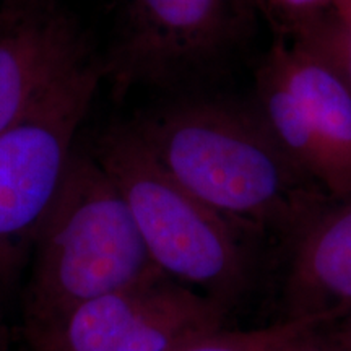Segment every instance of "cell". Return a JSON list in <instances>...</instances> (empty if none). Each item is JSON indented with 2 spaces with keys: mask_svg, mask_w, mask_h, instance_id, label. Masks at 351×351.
<instances>
[{
  "mask_svg": "<svg viewBox=\"0 0 351 351\" xmlns=\"http://www.w3.org/2000/svg\"><path fill=\"white\" fill-rule=\"evenodd\" d=\"M166 173L231 223L304 228L324 191L287 156L262 116L191 99L130 122Z\"/></svg>",
  "mask_w": 351,
  "mask_h": 351,
  "instance_id": "6da1fadb",
  "label": "cell"
},
{
  "mask_svg": "<svg viewBox=\"0 0 351 351\" xmlns=\"http://www.w3.org/2000/svg\"><path fill=\"white\" fill-rule=\"evenodd\" d=\"M119 187L93 153H73L32 252L29 332L158 274Z\"/></svg>",
  "mask_w": 351,
  "mask_h": 351,
  "instance_id": "7a4b0ae2",
  "label": "cell"
},
{
  "mask_svg": "<svg viewBox=\"0 0 351 351\" xmlns=\"http://www.w3.org/2000/svg\"><path fill=\"white\" fill-rule=\"evenodd\" d=\"M93 155L119 187L158 270L225 306L245 283L234 223L174 181L129 124L96 140Z\"/></svg>",
  "mask_w": 351,
  "mask_h": 351,
  "instance_id": "3957f363",
  "label": "cell"
},
{
  "mask_svg": "<svg viewBox=\"0 0 351 351\" xmlns=\"http://www.w3.org/2000/svg\"><path fill=\"white\" fill-rule=\"evenodd\" d=\"M101 78L103 65L96 59L0 135V287L32 257Z\"/></svg>",
  "mask_w": 351,
  "mask_h": 351,
  "instance_id": "277c9868",
  "label": "cell"
},
{
  "mask_svg": "<svg viewBox=\"0 0 351 351\" xmlns=\"http://www.w3.org/2000/svg\"><path fill=\"white\" fill-rule=\"evenodd\" d=\"M225 306L163 271L29 332L36 351H176L223 328Z\"/></svg>",
  "mask_w": 351,
  "mask_h": 351,
  "instance_id": "5b68a950",
  "label": "cell"
},
{
  "mask_svg": "<svg viewBox=\"0 0 351 351\" xmlns=\"http://www.w3.org/2000/svg\"><path fill=\"white\" fill-rule=\"evenodd\" d=\"M232 20L231 0H129L103 78L116 93L192 80L225 51Z\"/></svg>",
  "mask_w": 351,
  "mask_h": 351,
  "instance_id": "8992f818",
  "label": "cell"
},
{
  "mask_svg": "<svg viewBox=\"0 0 351 351\" xmlns=\"http://www.w3.org/2000/svg\"><path fill=\"white\" fill-rule=\"evenodd\" d=\"M96 60L72 16L46 0L0 7V135Z\"/></svg>",
  "mask_w": 351,
  "mask_h": 351,
  "instance_id": "52a82bcc",
  "label": "cell"
},
{
  "mask_svg": "<svg viewBox=\"0 0 351 351\" xmlns=\"http://www.w3.org/2000/svg\"><path fill=\"white\" fill-rule=\"evenodd\" d=\"M302 228L288 276V319L324 324L351 311V199Z\"/></svg>",
  "mask_w": 351,
  "mask_h": 351,
  "instance_id": "ba28073f",
  "label": "cell"
},
{
  "mask_svg": "<svg viewBox=\"0 0 351 351\" xmlns=\"http://www.w3.org/2000/svg\"><path fill=\"white\" fill-rule=\"evenodd\" d=\"M270 67L296 96L337 176V200L351 199V86L322 52L306 46L274 47Z\"/></svg>",
  "mask_w": 351,
  "mask_h": 351,
  "instance_id": "9c48e42d",
  "label": "cell"
},
{
  "mask_svg": "<svg viewBox=\"0 0 351 351\" xmlns=\"http://www.w3.org/2000/svg\"><path fill=\"white\" fill-rule=\"evenodd\" d=\"M261 116L289 160L307 178L337 197V176L330 158L296 96L267 62L261 75Z\"/></svg>",
  "mask_w": 351,
  "mask_h": 351,
  "instance_id": "30bf717a",
  "label": "cell"
},
{
  "mask_svg": "<svg viewBox=\"0 0 351 351\" xmlns=\"http://www.w3.org/2000/svg\"><path fill=\"white\" fill-rule=\"evenodd\" d=\"M315 320L287 319L285 322L254 330L219 328L189 341L176 351H291L313 337Z\"/></svg>",
  "mask_w": 351,
  "mask_h": 351,
  "instance_id": "8fae6325",
  "label": "cell"
},
{
  "mask_svg": "<svg viewBox=\"0 0 351 351\" xmlns=\"http://www.w3.org/2000/svg\"><path fill=\"white\" fill-rule=\"evenodd\" d=\"M306 46L313 47V49L322 52L324 56H327L337 67L340 69V72L343 73L346 82L351 86V51L341 46L339 39L335 38L333 33V20L332 23H306L304 26V41H301Z\"/></svg>",
  "mask_w": 351,
  "mask_h": 351,
  "instance_id": "7c38bea8",
  "label": "cell"
},
{
  "mask_svg": "<svg viewBox=\"0 0 351 351\" xmlns=\"http://www.w3.org/2000/svg\"><path fill=\"white\" fill-rule=\"evenodd\" d=\"M275 2L287 12L306 20H313L322 10L337 7V0H275Z\"/></svg>",
  "mask_w": 351,
  "mask_h": 351,
  "instance_id": "4fadbf2b",
  "label": "cell"
},
{
  "mask_svg": "<svg viewBox=\"0 0 351 351\" xmlns=\"http://www.w3.org/2000/svg\"><path fill=\"white\" fill-rule=\"evenodd\" d=\"M333 33H335V38L339 39L341 46L351 51V7L341 12L335 10Z\"/></svg>",
  "mask_w": 351,
  "mask_h": 351,
  "instance_id": "5bb4252c",
  "label": "cell"
},
{
  "mask_svg": "<svg viewBox=\"0 0 351 351\" xmlns=\"http://www.w3.org/2000/svg\"><path fill=\"white\" fill-rule=\"evenodd\" d=\"M291 351H332V350H326L324 346H320L315 343V341H313V337H309L306 341H302L301 345H298L295 350Z\"/></svg>",
  "mask_w": 351,
  "mask_h": 351,
  "instance_id": "9a60e30c",
  "label": "cell"
},
{
  "mask_svg": "<svg viewBox=\"0 0 351 351\" xmlns=\"http://www.w3.org/2000/svg\"><path fill=\"white\" fill-rule=\"evenodd\" d=\"M43 2V0H3V7H20V5H29V3Z\"/></svg>",
  "mask_w": 351,
  "mask_h": 351,
  "instance_id": "2e32d148",
  "label": "cell"
},
{
  "mask_svg": "<svg viewBox=\"0 0 351 351\" xmlns=\"http://www.w3.org/2000/svg\"><path fill=\"white\" fill-rule=\"evenodd\" d=\"M350 7H351V0H337L335 10L341 12V10H346V8H350Z\"/></svg>",
  "mask_w": 351,
  "mask_h": 351,
  "instance_id": "e0dca14e",
  "label": "cell"
},
{
  "mask_svg": "<svg viewBox=\"0 0 351 351\" xmlns=\"http://www.w3.org/2000/svg\"><path fill=\"white\" fill-rule=\"evenodd\" d=\"M346 341H348V343L351 345V322H350L348 330H346Z\"/></svg>",
  "mask_w": 351,
  "mask_h": 351,
  "instance_id": "ac0fdd59",
  "label": "cell"
},
{
  "mask_svg": "<svg viewBox=\"0 0 351 351\" xmlns=\"http://www.w3.org/2000/svg\"><path fill=\"white\" fill-rule=\"evenodd\" d=\"M0 351H2V335H0Z\"/></svg>",
  "mask_w": 351,
  "mask_h": 351,
  "instance_id": "d6986e66",
  "label": "cell"
}]
</instances>
